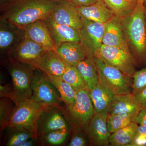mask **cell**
Wrapping results in <instances>:
<instances>
[{"instance_id": "obj_1", "label": "cell", "mask_w": 146, "mask_h": 146, "mask_svg": "<svg viewBox=\"0 0 146 146\" xmlns=\"http://www.w3.org/2000/svg\"><path fill=\"white\" fill-rule=\"evenodd\" d=\"M144 1H138L134 10L121 18L127 44L136 64H146V35Z\"/></svg>"}, {"instance_id": "obj_2", "label": "cell", "mask_w": 146, "mask_h": 146, "mask_svg": "<svg viewBox=\"0 0 146 146\" xmlns=\"http://www.w3.org/2000/svg\"><path fill=\"white\" fill-rule=\"evenodd\" d=\"M56 4L52 0H16L1 11V16L24 28L36 21L46 20Z\"/></svg>"}, {"instance_id": "obj_3", "label": "cell", "mask_w": 146, "mask_h": 146, "mask_svg": "<svg viewBox=\"0 0 146 146\" xmlns=\"http://www.w3.org/2000/svg\"><path fill=\"white\" fill-rule=\"evenodd\" d=\"M2 64L11 77L16 97V103L31 99V84L35 68L7 56L2 57Z\"/></svg>"}, {"instance_id": "obj_4", "label": "cell", "mask_w": 146, "mask_h": 146, "mask_svg": "<svg viewBox=\"0 0 146 146\" xmlns=\"http://www.w3.org/2000/svg\"><path fill=\"white\" fill-rule=\"evenodd\" d=\"M76 101L69 106L60 107L68 121L71 130L85 131L95 114V110L89 96V91L82 89L76 92Z\"/></svg>"}, {"instance_id": "obj_5", "label": "cell", "mask_w": 146, "mask_h": 146, "mask_svg": "<svg viewBox=\"0 0 146 146\" xmlns=\"http://www.w3.org/2000/svg\"><path fill=\"white\" fill-rule=\"evenodd\" d=\"M99 82L114 96L132 92L133 77L100 58L94 57Z\"/></svg>"}, {"instance_id": "obj_6", "label": "cell", "mask_w": 146, "mask_h": 146, "mask_svg": "<svg viewBox=\"0 0 146 146\" xmlns=\"http://www.w3.org/2000/svg\"><path fill=\"white\" fill-rule=\"evenodd\" d=\"M94 57L102 59L131 77L136 72V61L128 46L110 47L102 44Z\"/></svg>"}, {"instance_id": "obj_7", "label": "cell", "mask_w": 146, "mask_h": 146, "mask_svg": "<svg viewBox=\"0 0 146 146\" xmlns=\"http://www.w3.org/2000/svg\"><path fill=\"white\" fill-rule=\"evenodd\" d=\"M31 89V98L36 102L46 106H62L63 102L60 94L46 74L40 69L35 70Z\"/></svg>"}, {"instance_id": "obj_8", "label": "cell", "mask_w": 146, "mask_h": 146, "mask_svg": "<svg viewBox=\"0 0 146 146\" xmlns=\"http://www.w3.org/2000/svg\"><path fill=\"white\" fill-rule=\"evenodd\" d=\"M45 106L32 98L16 103L8 126L22 127L38 137L36 121L39 112Z\"/></svg>"}, {"instance_id": "obj_9", "label": "cell", "mask_w": 146, "mask_h": 146, "mask_svg": "<svg viewBox=\"0 0 146 146\" xmlns=\"http://www.w3.org/2000/svg\"><path fill=\"white\" fill-rule=\"evenodd\" d=\"M37 135L57 129H70L60 107L45 106L38 115L36 121Z\"/></svg>"}, {"instance_id": "obj_10", "label": "cell", "mask_w": 146, "mask_h": 146, "mask_svg": "<svg viewBox=\"0 0 146 146\" xmlns=\"http://www.w3.org/2000/svg\"><path fill=\"white\" fill-rule=\"evenodd\" d=\"M25 37L24 28L18 26L3 16L0 17V52L3 57L16 49Z\"/></svg>"}, {"instance_id": "obj_11", "label": "cell", "mask_w": 146, "mask_h": 146, "mask_svg": "<svg viewBox=\"0 0 146 146\" xmlns=\"http://www.w3.org/2000/svg\"><path fill=\"white\" fill-rule=\"evenodd\" d=\"M82 19L83 27L80 31V43L87 56L94 57L97 50L103 44L105 23Z\"/></svg>"}, {"instance_id": "obj_12", "label": "cell", "mask_w": 146, "mask_h": 146, "mask_svg": "<svg viewBox=\"0 0 146 146\" xmlns=\"http://www.w3.org/2000/svg\"><path fill=\"white\" fill-rule=\"evenodd\" d=\"M49 17L57 23L69 26L79 31L83 27V19L78 7L70 1L62 0L56 2Z\"/></svg>"}, {"instance_id": "obj_13", "label": "cell", "mask_w": 146, "mask_h": 146, "mask_svg": "<svg viewBox=\"0 0 146 146\" xmlns=\"http://www.w3.org/2000/svg\"><path fill=\"white\" fill-rule=\"evenodd\" d=\"M46 51L38 44L25 37L18 46L6 56L37 69L39 61Z\"/></svg>"}, {"instance_id": "obj_14", "label": "cell", "mask_w": 146, "mask_h": 146, "mask_svg": "<svg viewBox=\"0 0 146 146\" xmlns=\"http://www.w3.org/2000/svg\"><path fill=\"white\" fill-rule=\"evenodd\" d=\"M108 113H95L86 128L89 145L107 146L111 133L107 127Z\"/></svg>"}, {"instance_id": "obj_15", "label": "cell", "mask_w": 146, "mask_h": 146, "mask_svg": "<svg viewBox=\"0 0 146 146\" xmlns=\"http://www.w3.org/2000/svg\"><path fill=\"white\" fill-rule=\"evenodd\" d=\"M25 37L33 41L46 51L56 50L45 20H40L24 28Z\"/></svg>"}, {"instance_id": "obj_16", "label": "cell", "mask_w": 146, "mask_h": 146, "mask_svg": "<svg viewBox=\"0 0 146 146\" xmlns=\"http://www.w3.org/2000/svg\"><path fill=\"white\" fill-rule=\"evenodd\" d=\"M45 21L56 47L65 42H80V31L78 30L57 23L49 17Z\"/></svg>"}, {"instance_id": "obj_17", "label": "cell", "mask_w": 146, "mask_h": 146, "mask_svg": "<svg viewBox=\"0 0 146 146\" xmlns=\"http://www.w3.org/2000/svg\"><path fill=\"white\" fill-rule=\"evenodd\" d=\"M102 44L110 47L128 46L119 16L115 15L105 23Z\"/></svg>"}, {"instance_id": "obj_18", "label": "cell", "mask_w": 146, "mask_h": 146, "mask_svg": "<svg viewBox=\"0 0 146 146\" xmlns=\"http://www.w3.org/2000/svg\"><path fill=\"white\" fill-rule=\"evenodd\" d=\"M78 9L82 18L96 23H105L115 15L102 0H97L90 5L78 7Z\"/></svg>"}, {"instance_id": "obj_19", "label": "cell", "mask_w": 146, "mask_h": 146, "mask_svg": "<svg viewBox=\"0 0 146 146\" xmlns=\"http://www.w3.org/2000/svg\"><path fill=\"white\" fill-rule=\"evenodd\" d=\"M55 51L67 65L76 66L87 56L80 42L63 43L56 47Z\"/></svg>"}, {"instance_id": "obj_20", "label": "cell", "mask_w": 146, "mask_h": 146, "mask_svg": "<svg viewBox=\"0 0 146 146\" xmlns=\"http://www.w3.org/2000/svg\"><path fill=\"white\" fill-rule=\"evenodd\" d=\"M143 108L132 93L115 96L108 115L139 113Z\"/></svg>"}, {"instance_id": "obj_21", "label": "cell", "mask_w": 146, "mask_h": 146, "mask_svg": "<svg viewBox=\"0 0 146 146\" xmlns=\"http://www.w3.org/2000/svg\"><path fill=\"white\" fill-rule=\"evenodd\" d=\"M67 65L57 54L55 50L46 51L39 61L37 69L47 75L60 77L63 75Z\"/></svg>"}, {"instance_id": "obj_22", "label": "cell", "mask_w": 146, "mask_h": 146, "mask_svg": "<svg viewBox=\"0 0 146 146\" xmlns=\"http://www.w3.org/2000/svg\"><path fill=\"white\" fill-rule=\"evenodd\" d=\"M89 96L96 113H109L114 96L99 82L89 91Z\"/></svg>"}, {"instance_id": "obj_23", "label": "cell", "mask_w": 146, "mask_h": 146, "mask_svg": "<svg viewBox=\"0 0 146 146\" xmlns=\"http://www.w3.org/2000/svg\"><path fill=\"white\" fill-rule=\"evenodd\" d=\"M75 66L80 73L89 91L98 84V76L94 57L87 56Z\"/></svg>"}, {"instance_id": "obj_24", "label": "cell", "mask_w": 146, "mask_h": 146, "mask_svg": "<svg viewBox=\"0 0 146 146\" xmlns=\"http://www.w3.org/2000/svg\"><path fill=\"white\" fill-rule=\"evenodd\" d=\"M138 127V123L133 122L111 133L109 138L110 145L128 146L136 135Z\"/></svg>"}, {"instance_id": "obj_25", "label": "cell", "mask_w": 146, "mask_h": 146, "mask_svg": "<svg viewBox=\"0 0 146 146\" xmlns=\"http://www.w3.org/2000/svg\"><path fill=\"white\" fill-rule=\"evenodd\" d=\"M5 131L4 146H21L29 138L36 137L29 131L22 127L9 126Z\"/></svg>"}, {"instance_id": "obj_26", "label": "cell", "mask_w": 146, "mask_h": 146, "mask_svg": "<svg viewBox=\"0 0 146 146\" xmlns=\"http://www.w3.org/2000/svg\"><path fill=\"white\" fill-rule=\"evenodd\" d=\"M48 77L57 89L65 106H69L75 103L76 91L70 84L64 81L60 77L47 75Z\"/></svg>"}, {"instance_id": "obj_27", "label": "cell", "mask_w": 146, "mask_h": 146, "mask_svg": "<svg viewBox=\"0 0 146 146\" xmlns=\"http://www.w3.org/2000/svg\"><path fill=\"white\" fill-rule=\"evenodd\" d=\"M71 133L69 128L52 131L39 136L41 146H57L64 145Z\"/></svg>"}, {"instance_id": "obj_28", "label": "cell", "mask_w": 146, "mask_h": 146, "mask_svg": "<svg viewBox=\"0 0 146 146\" xmlns=\"http://www.w3.org/2000/svg\"><path fill=\"white\" fill-rule=\"evenodd\" d=\"M138 113L108 115L107 118V127L110 133L125 127L133 122H136Z\"/></svg>"}, {"instance_id": "obj_29", "label": "cell", "mask_w": 146, "mask_h": 146, "mask_svg": "<svg viewBox=\"0 0 146 146\" xmlns=\"http://www.w3.org/2000/svg\"><path fill=\"white\" fill-rule=\"evenodd\" d=\"M116 16L122 18L132 12L136 7L137 0H102Z\"/></svg>"}, {"instance_id": "obj_30", "label": "cell", "mask_w": 146, "mask_h": 146, "mask_svg": "<svg viewBox=\"0 0 146 146\" xmlns=\"http://www.w3.org/2000/svg\"><path fill=\"white\" fill-rule=\"evenodd\" d=\"M61 78L70 84L76 92L82 89L88 90L82 77L75 66L67 65L65 72Z\"/></svg>"}, {"instance_id": "obj_31", "label": "cell", "mask_w": 146, "mask_h": 146, "mask_svg": "<svg viewBox=\"0 0 146 146\" xmlns=\"http://www.w3.org/2000/svg\"><path fill=\"white\" fill-rule=\"evenodd\" d=\"M15 103L10 99L1 98L0 100V129L1 137L4 131L8 126Z\"/></svg>"}, {"instance_id": "obj_32", "label": "cell", "mask_w": 146, "mask_h": 146, "mask_svg": "<svg viewBox=\"0 0 146 146\" xmlns=\"http://www.w3.org/2000/svg\"><path fill=\"white\" fill-rule=\"evenodd\" d=\"M72 136L68 146H86L89 145V138L85 131L81 129L71 130Z\"/></svg>"}, {"instance_id": "obj_33", "label": "cell", "mask_w": 146, "mask_h": 146, "mask_svg": "<svg viewBox=\"0 0 146 146\" xmlns=\"http://www.w3.org/2000/svg\"><path fill=\"white\" fill-rule=\"evenodd\" d=\"M146 87V67L136 71L133 77L132 94L135 95Z\"/></svg>"}, {"instance_id": "obj_34", "label": "cell", "mask_w": 146, "mask_h": 146, "mask_svg": "<svg viewBox=\"0 0 146 146\" xmlns=\"http://www.w3.org/2000/svg\"><path fill=\"white\" fill-rule=\"evenodd\" d=\"M0 97L1 98L10 99L13 100L15 103H16V97L12 84L6 83L5 84H1Z\"/></svg>"}, {"instance_id": "obj_35", "label": "cell", "mask_w": 146, "mask_h": 146, "mask_svg": "<svg viewBox=\"0 0 146 146\" xmlns=\"http://www.w3.org/2000/svg\"><path fill=\"white\" fill-rule=\"evenodd\" d=\"M128 146H146V134L137 131Z\"/></svg>"}, {"instance_id": "obj_36", "label": "cell", "mask_w": 146, "mask_h": 146, "mask_svg": "<svg viewBox=\"0 0 146 146\" xmlns=\"http://www.w3.org/2000/svg\"><path fill=\"white\" fill-rule=\"evenodd\" d=\"M134 96L142 108H146V87Z\"/></svg>"}, {"instance_id": "obj_37", "label": "cell", "mask_w": 146, "mask_h": 146, "mask_svg": "<svg viewBox=\"0 0 146 146\" xmlns=\"http://www.w3.org/2000/svg\"><path fill=\"white\" fill-rule=\"evenodd\" d=\"M136 122L140 125L146 126V108H143L139 111Z\"/></svg>"}, {"instance_id": "obj_38", "label": "cell", "mask_w": 146, "mask_h": 146, "mask_svg": "<svg viewBox=\"0 0 146 146\" xmlns=\"http://www.w3.org/2000/svg\"><path fill=\"white\" fill-rule=\"evenodd\" d=\"M41 145V142L39 136L33 137L29 138L28 140L23 143L21 146H34Z\"/></svg>"}, {"instance_id": "obj_39", "label": "cell", "mask_w": 146, "mask_h": 146, "mask_svg": "<svg viewBox=\"0 0 146 146\" xmlns=\"http://www.w3.org/2000/svg\"><path fill=\"white\" fill-rule=\"evenodd\" d=\"M97 0H72V2L78 7L84 6L92 4Z\"/></svg>"}, {"instance_id": "obj_40", "label": "cell", "mask_w": 146, "mask_h": 146, "mask_svg": "<svg viewBox=\"0 0 146 146\" xmlns=\"http://www.w3.org/2000/svg\"><path fill=\"white\" fill-rule=\"evenodd\" d=\"M16 0H0V10L1 11L5 9Z\"/></svg>"}, {"instance_id": "obj_41", "label": "cell", "mask_w": 146, "mask_h": 146, "mask_svg": "<svg viewBox=\"0 0 146 146\" xmlns=\"http://www.w3.org/2000/svg\"><path fill=\"white\" fill-rule=\"evenodd\" d=\"M144 21H145V33L146 35V11H145V17H144Z\"/></svg>"}, {"instance_id": "obj_42", "label": "cell", "mask_w": 146, "mask_h": 146, "mask_svg": "<svg viewBox=\"0 0 146 146\" xmlns=\"http://www.w3.org/2000/svg\"><path fill=\"white\" fill-rule=\"evenodd\" d=\"M144 6L145 7V11H146V0H144Z\"/></svg>"}, {"instance_id": "obj_43", "label": "cell", "mask_w": 146, "mask_h": 146, "mask_svg": "<svg viewBox=\"0 0 146 146\" xmlns=\"http://www.w3.org/2000/svg\"><path fill=\"white\" fill-rule=\"evenodd\" d=\"M52 1H54L55 2H57L58 1H62V0H52ZM67 1H70L72 2V0H67Z\"/></svg>"}, {"instance_id": "obj_44", "label": "cell", "mask_w": 146, "mask_h": 146, "mask_svg": "<svg viewBox=\"0 0 146 146\" xmlns=\"http://www.w3.org/2000/svg\"><path fill=\"white\" fill-rule=\"evenodd\" d=\"M137 1H144V0H137Z\"/></svg>"}]
</instances>
